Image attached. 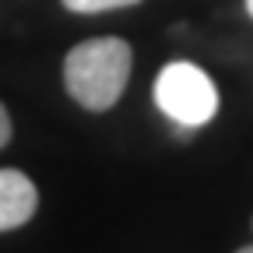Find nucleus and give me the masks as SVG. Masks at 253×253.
Wrapping results in <instances>:
<instances>
[{"instance_id":"obj_1","label":"nucleus","mask_w":253,"mask_h":253,"mask_svg":"<svg viewBox=\"0 0 253 253\" xmlns=\"http://www.w3.org/2000/svg\"><path fill=\"white\" fill-rule=\"evenodd\" d=\"M134 49L116 36L78 42L63 60V84L67 95L88 113H106L120 102V95L130 81Z\"/></svg>"},{"instance_id":"obj_2","label":"nucleus","mask_w":253,"mask_h":253,"mask_svg":"<svg viewBox=\"0 0 253 253\" xmlns=\"http://www.w3.org/2000/svg\"><path fill=\"white\" fill-rule=\"evenodd\" d=\"M155 106L186 134V130H197V126L214 120L218 88L197 63L172 60L155 78Z\"/></svg>"},{"instance_id":"obj_3","label":"nucleus","mask_w":253,"mask_h":253,"mask_svg":"<svg viewBox=\"0 0 253 253\" xmlns=\"http://www.w3.org/2000/svg\"><path fill=\"white\" fill-rule=\"evenodd\" d=\"M39 208V190L25 172L0 169V232L21 229Z\"/></svg>"},{"instance_id":"obj_4","label":"nucleus","mask_w":253,"mask_h":253,"mask_svg":"<svg viewBox=\"0 0 253 253\" xmlns=\"http://www.w3.org/2000/svg\"><path fill=\"white\" fill-rule=\"evenodd\" d=\"M67 11L74 14H102V11H123V7H134L141 0H60Z\"/></svg>"},{"instance_id":"obj_5","label":"nucleus","mask_w":253,"mask_h":253,"mask_svg":"<svg viewBox=\"0 0 253 253\" xmlns=\"http://www.w3.org/2000/svg\"><path fill=\"white\" fill-rule=\"evenodd\" d=\"M11 141V116H7V109L0 106V148H4Z\"/></svg>"},{"instance_id":"obj_6","label":"nucleus","mask_w":253,"mask_h":253,"mask_svg":"<svg viewBox=\"0 0 253 253\" xmlns=\"http://www.w3.org/2000/svg\"><path fill=\"white\" fill-rule=\"evenodd\" d=\"M246 11H250V18H253V0H246Z\"/></svg>"},{"instance_id":"obj_7","label":"nucleus","mask_w":253,"mask_h":253,"mask_svg":"<svg viewBox=\"0 0 253 253\" xmlns=\"http://www.w3.org/2000/svg\"><path fill=\"white\" fill-rule=\"evenodd\" d=\"M239 253H253V246H243V250H239Z\"/></svg>"}]
</instances>
